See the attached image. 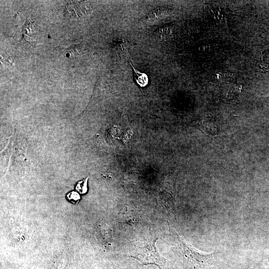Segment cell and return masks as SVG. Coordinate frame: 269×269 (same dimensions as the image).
<instances>
[{
	"label": "cell",
	"instance_id": "6da1fadb",
	"mask_svg": "<svg viewBox=\"0 0 269 269\" xmlns=\"http://www.w3.org/2000/svg\"><path fill=\"white\" fill-rule=\"evenodd\" d=\"M156 240L136 243L130 251L129 256L144 265H154L159 269H171L170 262L157 251L155 246Z\"/></svg>",
	"mask_w": 269,
	"mask_h": 269
},
{
	"label": "cell",
	"instance_id": "7a4b0ae2",
	"mask_svg": "<svg viewBox=\"0 0 269 269\" xmlns=\"http://www.w3.org/2000/svg\"><path fill=\"white\" fill-rule=\"evenodd\" d=\"M181 252L184 261L194 269H210L214 265L215 254L204 253L194 248L177 235Z\"/></svg>",
	"mask_w": 269,
	"mask_h": 269
},
{
	"label": "cell",
	"instance_id": "3957f363",
	"mask_svg": "<svg viewBox=\"0 0 269 269\" xmlns=\"http://www.w3.org/2000/svg\"><path fill=\"white\" fill-rule=\"evenodd\" d=\"M22 38L27 43H33L36 38V33L33 21L27 19L22 29Z\"/></svg>",
	"mask_w": 269,
	"mask_h": 269
},
{
	"label": "cell",
	"instance_id": "277c9868",
	"mask_svg": "<svg viewBox=\"0 0 269 269\" xmlns=\"http://www.w3.org/2000/svg\"><path fill=\"white\" fill-rule=\"evenodd\" d=\"M130 64L133 69L134 82L140 88L146 86L148 82V78L146 74L141 73L135 69L130 61Z\"/></svg>",
	"mask_w": 269,
	"mask_h": 269
},
{
	"label": "cell",
	"instance_id": "5b68a950",
	"mask_svg": "<svg viewBox=\"0 0 269 269\" xmlns=\"http://www.w3.org/2000/svg\"><path fill=\"white\" fill-rule=\"evenodd\" d=\"M115 49L119 55H126L128 52V43L123 37L119 38L115 42Z\"/></svg>",
	"mask_w": 269,
	"mask_h": 269
},
{
	"label": "cell",
	"instance_id": "8992f818",
	"mask_svg": "<svg viewBox=\"0 0 269 269\" xmlns=\"http://www.w3.org/2000/svg\"><path fill=\"white\" fill-rule=\"evenodd\" d=\"M111 82L108 80H103L97 87L98 92L102 93L103 95H107L111 93L112 86Z\"/></svg>",
	"mask_w": 269,
	"mask_h": 269
},
{
	"label": "cell",
	"instance_id": "52a82bcc",
	"mask_svg": "<svg viewBox=\"0 0 269 269\" xmlns=\"http://www.w3.org/2000/svg\"><path fill=\"white\" fill-rule=\"evenodd\" d=\"M88 177L84 180L78 182L76 186V190L81 194H85L88 190Z\"/></svg>",
	"mask_w": 269,
	"mask_h": 269
},
{
	"label": "cell",
	"instance_id": "ba28073f",
	"mask_svg": "<svg viewBox=\"0 0 269 269\" xmlns=\"http://www.w3.org/2000/svg\"><path fill=\"white\" fill-rule=\"evenodd\" d=\"M67 197L72 203H76L80 199L79 194L76 191H72L69 193L67 195Z\"/></svg>",
	"mask_w": 269,
	"mask_h": 269
},
{
	"label": "cell",
	"instance_id": "9c48e42d",
	"mask_svg": "<svg viewBox=\"0 0 269 269\" xmlns=\"http://www.w3.org/2000/svg\"><path fill=\"white\" fill-rule=\"evenodd\" d=\"M170 29L167 27H162L160 28L157 32V36L160 38H163V36H166L170 32Z\"/></svg>",
	"mask_w": 269,
	"mask_h": 269
},
{
	"label": "cell",
	"instance_id": "30bf717a",
	"mask_svg": "<svg viewBox=\"0 0 269 269\" xmlns=\"http://www.w3.org/2000/svg\"><path fill=\"white\" fill-rule=\"evenodd\" d=\"M263 62L264 64L269 68V51L267 50L264 52L263 55Z\"/></svg>",
	"mask_w": 269,
	"mask_h": 269
}]
</instances>
